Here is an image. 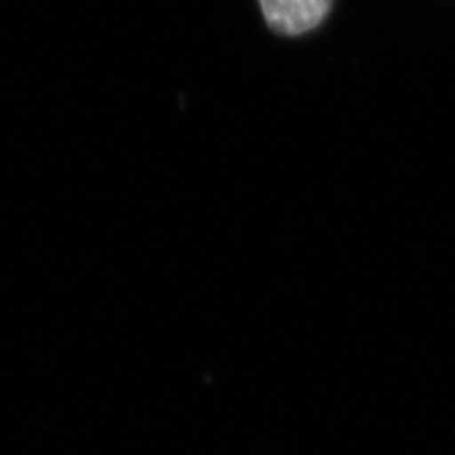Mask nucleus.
Wrapping results in <instances>:
<instances>
[{"instance_id": "obj_1", "label": "nucleus", "mask_w": 455, "mask_h": 455, "mask_svg": "<svg viewBox=\"0 0 455 455\" xmlns=\"http://www.w3.org/2000/svg\"><path fill=\"white\" fill-rule=\"evenodd\" d=\"M331 4L332 0H260L267 25L283 35H302L315 28Z\"/></svg>"}]
</instances>
